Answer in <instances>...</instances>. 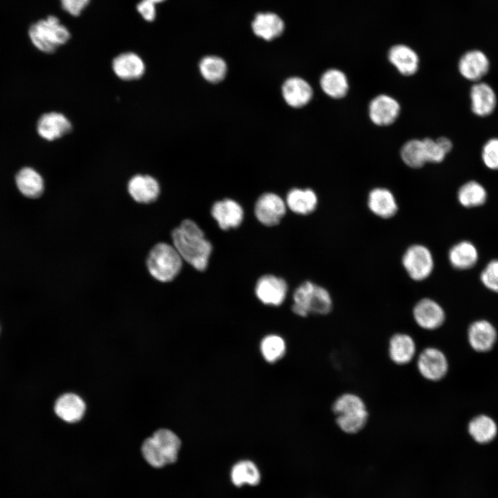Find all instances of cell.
Wrapping results in <instances>:
<instances>
[{"label": "cell", "mask_w": 498, "mask_h": 498, "mask_svg": "<svg viewBox=\"0 0 498 498\" xmlns=\"http://www.w3.org/2000/svg\"><path fill=\"white\" fill-rule=\"evenodd\" d=\"M282 95L288 105L294 108H300L311 100L313 92L312 87L305 80L299 77H292L284 82Z\"/></svg>", "instance_id": "cell-22"}, {"label": "cell", "mask_w": 498, "mask_h": 498, "mask_svg": "<svg viewBox=\"0 0 498 498\" xmlns=\"http://www.w3.org/2000/svg\"><path fill=\"white\" fill-rule=\"evenodd\" d=\"M414 322L425 331H434L440 328L445 320L443 307L433 299L425 297L418 300L412 308Z\"/></svg>", "instance_id": "cell-9"}, {"label": "cell", "mask_w": 498, "mask_h": 498, "mask_svg": "<svg viewBox=\"0 0 498 498\" xmlns=\"http://www.w3.org/2000/svg\"><path fill=\"white\" fill-rule=\"evenodd\" d=\"M331 410L335 423L344 433L355 435L367 425L369 412L365 400L354 392H344L333 400Z\"/></svg>", "instance_id": "cell-2"}, {"label": "cell", "mask_w": 498, "mask_h": 498, "mask_svg": "<svg viewBox=\"0 0 498 498\" xmlns=\"http://www.w3.org/2000/svg\"><path fill=\"white\" fill-rule=\"evenodd\" d=\"M54 411L63 421L74 424L82 420L86 411V405L77 394L67 392L57 398Z\"/></svg>", "instance_id": "cell-15"}, {"label": "cell", "mask_w": 498, "mask_h": 498, "mask_svg": "<svg viewBox=\"0 0 498 498\" xmlns=\"http://www.w3.org/2000/svg\"><path fill=\"white\" fill-rule=\"evenodd\" d=\"M28 36L34 46L45 53H54L71 38L68 28L55 15H49L32 24Z\"/></svg>", "instance_id": "cell-4"}, {"label": "cell", "mask_w": 498, "mask_h": 498, "mask_svg": "<svg viewBox=\"0 0 498 498\" xmlns=\"http://www.w3.org/2000/svg\"><path fill=\"white\" fill-rule=\"evenodd\" d=\"M436 140L446 154L452 150L453 145L449 138L446 137H439L436 138Z\"/></svg>", "instance_id": "cell-41"}, {"label": "cell", "mask_w": 498, "mask_h": 498, "mask_svg": "<svg viewBox=\"0 0 498 498\" xmlns=\"http://www.w3.org/2000/svg\"><path fill=\"white\" fill-rule=\"evenodd\" d=\"M286 204L293 212L308 214L315 210L317 204V197L311 189L294 188L287 194Z\"/></svg>", "instance_id": "cell-29"}, {"label": "cell", "mask_w": 498, "mask_h": 498, "mask_svg": "<svg viewBox=\"0 0 498 498\" xmlns=\"http://www.w3.org/2000/svg\"><path fill=\"white\" fill-rule=\"evenodd\" d=\"M136 10L146 21L151 22L156 19V3L151 0H140L136 5Z\"/></svg>", "instance_id": "cell-40"}, {"label": "cell", "mask_w": 498, "mask_h": 498, "mask_svg": "<svg viewBox=\"0 0 498 498\" xmlns=\"http://www.w3.org/2000/svg\"><path fill=\"white\" fill-rule=\"evenodd\" d=\"M468 432L476 442L485 444L495 439L497 427L491 418L480 415L471 420L468 425Z\"/></svg>", "instance_id": "cell-33"}, {"label": "cell", "mask_w": 498, "mask_h": 498, "mask_svg": "<svg viewBox=\"0 0 498 498\" xmlns=\"http://www.w3.org/2000/svg\"><path fill=\"white\" fill-rule=\"evenodd\" d=\"M213 218L222 230L238 227L243 219V210L235 201L225 199L216 202L211 210Z\"/></svg>", "instance_id": "cell-19"}, {"label": "cell", "mask_w": 498, "mask_h": 498, "mask_svg": "<svg viewBox=\"0 0 498 498\" xmlns=\"http://www.w3.org/2000/svg\"><path fill=\"white\" fill-rule=\"evenodd\" d=\"M199 70L203 78L207 81L218 83L225 77L227 65L221 57L208 55L201 59Z\"/></svg>", "instance_id": "cell-34"}, {"label": "cell", "mask_w": 498, "mask_h": 498, "mask_svg": "<svg viewBox=\"0 0 498 498\" xmlns=\"http://www.w3.org/2000/svg\"><path fill=\"white\" fill-rule=\"evenodd\" d=\"M181 449V439L169 428H158L145 440V455L150 463L158 468L176 463Z\"/></svg>", "instance_id": "cell-3"}, {"label": "cell", "mask_w": 498, "mask_h": 498, "mask_svg": "<svg viewBox=\"0 0 498 498\" xmlns=\"http://www.w3.org/2000/svg\"><path fill=\"white\" fill-rule=\"evenodd\" d=\"M389 62L404 76L414 75L419 68V57L416 51L405 44L392 46L387 53Z\"/></svg>", "instance_id": "cell-18"}, {"label": "cell", "mask_w": 498, "mask_h": 498, "mask_svg": "<svg viewBox=\"0 0 498 498\" xmlns=\"http://www.w3.org/2000/svg\"><path fill=\"white\" fill-rule=\"evenodd\" d=\"M472 111L478 116L486 117L490 115L497 104V98L492 88L485 82L473 84L470 89Z\"/></svg>", "instance_id": "cell-23"}, {"label": "cell", "mask_w": 498, "mask_h": 498, "mask_svg": "<svg viewBox=\"0 0 498 498\" xmlns=\"http://www.w3.org/2000/svg\"><path fill=\"white\" fill-rule=\"evenodd\" d=\"M173 246L186 262L198 270L208 266L212 245L199 225L192 220H184L172 233Z\"/></svg>", "instance_id": "cell-1"}, {"label": "cell", "mask_w": 498, "mask_h": 498, "mask_svg": "<svg viewBox=\"0 0 498 498\" xmlns=\"http://www.w3.org/2000/svg\"><path fill=\"white\" fill-rule=\"evenodd\" d=\"M490 68L487 56L481 50H472L463 54L459 61L460 74L470 81H479L485 76Z\"/></svg>", "instance_id": "cell-17"}, {"label": "cell", "mask_w": 498, "mask_h": 498, "mask_svg": "<svg viewBox=\"0 0 498 498\" xmlns=\"http://www.w3.org/2000/svg\"><path fill=\"white\" fill-rule=\"evenodd\" d=\"M426 163H439L445 159V152L436 140L425 138L422 140Z\"/></svg>", "instance_id": "cell-38"}, {"label": "cell", "mask_w": 498, "mask_h": 498, "mask_svg": "<svg viewBox=\"0 0 498 498\" xmlns=\"http://www.w3.org/2000/svg\"><path fill=\"white\" fill-rule=\"evenodd\" d=\"M151 1H153L154 3L157 4V3H163V2L165 1L166 0H151Z\"/></svg>", "instance_id": "cell-42"}, {"label": "cell", "mask_w": 498, "mask_h": 498, "mask_svg": "<svg viewBox=\"0 0 498 498\" xmlns=\"http://www.w3.org/2000/svg\"><path fill=\"white\" fill-rule=\"evenodd\" d=\"M320 84L326 95L336 100L345 97L349 89L347 76L338 68H330L324 72Z\"/></svg>", "instance_id": "cell-27"}, {"label": "cell", "mask_w": 498, "mask_h": 498, "mask_svg": "<svg viewBox=\"0 0 498 498\" xmlns=\"http://www.w3.org/2000/svg\"><path fill=\"white\" fill-rule=\"evenodd\" d=\"M16 184L22 194L28 198H38L44 190L42 176L33 168H21L16 175Z\"/></svg>", "instance_id": "cell-28"}, {"label": "cell", "mask_w": 498, "mask_h": 498, "mask_svg": "<svg viewBox=\"0 0 498 498\" xmlns=\"http://www.w3.org/2000/svg\"><path fill=\"white\" fill-rule=\"evenodd\" d=\"M73 129L71 121L59 112L44 113L37 123L38 134L48 141H53L69 133Z\"/></svg>", "instance_id": "cell-14"}, {"label": "cell", "mask_w": 498, "mask_h": 498, "mask_svg": "<svg viewBox=\"0 0 498 498\" xmlns=\"http://www.w3.org/2000/svg\"><path fill=\"white\" fill-rule=\"evenodd\" d=\"M468 336L470 344L477 351L486 352L491 349L497 338L495 327L487 320H477L469 327Z\"/></svg>", "instance_id": "cell-24"}, {"label": "cell", "mask_w": 498, "mask_h": 498, "mask_svg": "<svg viewBox=\"0 0 498 498\" xmlns=\"http://www.w3.org/2000/svg\"><path fill=\"white\" fill-rule=\"evenodd\" d=\"M112 69L116 75L124 81L138 80L145 72L142 59L133 52H124L112 61Z\"/></svg>", "instance_id": "cell-16"}, {"label": "cell", "mask_w": 498, "mask_h": 498, "mask_svg": "<svg viewBox=\"0 0 498 498\" xmlns=\"http://www.w3.org/2000/svg\"><path fill=\"white\" fill-rule=\"evenodd\" d=\"M333 308L332 297L324 288L305 282L295 290L291 309L297 315H326Z\"/></svg>", "instance_id": "cell-5"}, {"label": "cell", "mask_w": 498, "mask_h": 498, "mask_svg": "<svg viewBox=\"0 0 498 498\" xmlns=\"http://www.w3.org/2000/svg\"><path fill=\"white\" fill-rule=\"evenodd\" d=\"M403 162L413 169L422 167L425 163V156L422 140L412 139L403 144L400 151Z\"/></svg>", "instance_id": "cell-35"}, {"label": "cell", "mask_w": 498, "mask_h": 498, "mask_svg": "<svg viewBox=\"0 0 498 498\" xmlns=\"http://www.w3.org/2000/svg\"><path fill=\"white\" fill-rule=\"evenodd\" d=\"M287 290V284L283 279L271 275L260 277L255 286L257 298L266 305L275 306L284 302Z\"/></svg>", "instance_id": "cell-13"}, {"label": "cell", "mask_w": 498, "mask_h": 498, "mask_svg": "<svg viewBox=\"0 0 498 498\" xmlns=\"http://www.w3.org/2000/svg\"><path fill=\"white\" fill-rule=\"evenodd\" d=\"M402 264L409 277L416 282L429 277L434 266L431 251L422 244H414L407 248L403 255Z\"/></svg>", "instance_id": "cell-7"}, {"label": "cell", "mask_w": 498, "mask_h": 498, "mask_svg": "<svg viewBox=\"0 0 498 498\" xmlns=\"http://www.w3.org/2000/svg\"><path fill=\"white\" fill-rule=\"evenodd\" d=\"M183 259L172 245L165 243L156 244L147 258V267L150 275L159 282L173 280L180 273Z\"/></svg>", "instance_id": "cell-6"}, {"label": "cell", "mask_w": 498, "mask_h": 498, "mask_svg": "<svg viewBox=\"0 0 498 498\" xmlns=\"http://www.w3.org/2000/svg\"><path fill=\"white\" fill-rule=\"evenodd\" d=\"M129 195L138 203L154 202L160 194V185L156 178L149 175L137 174L128 182Z\"/></svg>", "instance_id": "cell-20"}, {"label": "cell", "mask_w": 498, "mask_h": 498, "mask_svg": "<svg viewBox=\"0 0 498 498\" xmlns=\"http://www.w3.org/2000/svg\"><path fill=\"white\" fill-rule=\"evenodd\" d=\"M284 28L282 18L273 12L258 13L252 22L253 33L266 41H271L280 36Z\"/></svg>", "instance_id": "cell-25"}, {"label": "cell", "mask_w": 498, "mask_h": 498, "mask_svg": "<svg viewBox=\"0 0 498 498\" xmlns=\"http://www.w3.org/2000/svg\"><path fill=\"white\" fill-rule=\"evenodd\" d=\"M479 259L477 247L469 241H461L453 245L448 252L451 266L457 270H468L475 266Z\"/></svg>", "instance_id": "cell-26"}, {"label": "cell", "mask_w": 498, "mask_h": 498, "mask_svg": "<svg viewBox=\"0 0 498 498\" xmlns=\"http://www.w3.org/2000/svg\"><path fill=\"white\" fill-rule=\"evenodd\" d=\"M230 479L237 487L243 485L257 486L261 480V474L256 464L248 459L237 461L230 471Z\"/></svg>", "instance_id": "cell-30"}, {"label": "cell", "mask_w": 498, "mask_h": 498, "mask_svg": "<svg viewBox=\"0 0 498 498\" xmlns=\"http://www.w3.org/2000/svg\"><path fill=\"white\" fill-rule=\"evenodd\" d=\"M417 344L409 333L396 332L388 340L387 355L390 361L397 366L412 362L417 356Z\"/></svg>", "instance_id": "cell-10"}, {"label": "cell", "mask_w": 498, "mask_h": 498, "mask_svg": "<svg viewBox=\"0 0 498 498\" xmlns=\"http://www.w3.org/2000/svg\"><path fill=\"white\" fill-rule=\"evenodd\" d=\"M286 211L284 201L274 193L263 194L257 199L255 206L257 219L265 225L278 224Z\"/></svg>", "instance_id": "cell-12"}, {"label": "cell", "mask_w": 498, "mask_h": 498, "mask_svg": "<svg viewBox=\"0 0 498 498\" xmlns=\"http://www.w3.org/2000/svg\"><path fill=\"white\" fill-rule=\"evenodd\" d=\"M488 194L485 187L476 181H470L463 184L457 192L459 203L467 208L483 205Z\"/></svg>", "instance_id": "cell-32"}, {"label": "cell", "mask_w": 498, "mask_h": 498, "mask_svg": "<svg viewBox=\"0 0 498 498\" xmlns=\"http://www.w3.org/2000/svg\"><path fill=\"white\" fill-rule=\"evenodd\" d=\"M416 367L419 375L425 380L438 382L448 371V361L445 353L434 347L423 349L416 357Z\"/></svg>", "instance_id": "cell-8"}, {"label": "cell", "mask_w": 498, "mask_h": 498, "mask_svg": "<svg viewBox=\"0 0 498 498\" xmlns=\"http://www.w3.org/2000/svg\"><path fill=\"white\" fill-rule=\"evenodd\" d=\"M367 205L374 214L382 219L393 217L398 211V203L394 194L384 187H376L369 192Z\"/></svg>", "instance_id": "cell-21"}, {"label": "cell", "mask_w": 498, "mask_h": 498, "mask_svg": "<svg viewBox=\"0 0 498 498\" xmlns=\"http://www.w3.org/2000/svg\"><path fill=\"white\" fill-rule=\"evenodd\" d=\"M91 0H60L62 8L73 17H78L88 6Z\"/></svg>", "instance_id": "cell-39"}, {"label": "cell", "mask_w": 498, "mask_h": 498, "mask_svg": "<svg viewBox=\"0 0 498 498\" xmlns=\"http://www.w3.org/2000/svg\"><path fill=\"white\" fill-rule=\"evenodd\" d=\"M400 112L399 102L387 94H379L375 96L368 106V116L370 120L379 127L392 124L398 119Z\"/></svg>", "instance_id": "cell-11"}, {"label": "cell", "mask_w": 498, "mask_h": 498, "mask_svg": "<svg viewBox=\"0 0 498 498\" xmlns=\"http://www.w3.org/2000/svg\"><path fill=\"white\" fill-rule=\"evenodd\" d=\"M482 160L490 169H498V138L488 140L483 147Z\"/></svg>", "instance_id": "cell-37"}, {"label": "cell", "mask_w": 498, "mask_h": 498, "mask_svg": "<svg viewBox=\"0 0 498 498\" xmlns=\"http://www.w3.org/2000/svg\"><path fill=\"white\" fill-rule=\"evenodd\" d=\"M480 280L487 289L498 293V259L486 265L481 272Z\"/></svg>", "instance_id": "cell-36"}, {"label": "cell", "mask_w": 498, "mask_h": 498, "mask_svg": "<svg viewBox=\"0 0 498 498\" xmlns=\"http://www.w3.org/2000/svg\"><path fill=\"white\" fill-rule=\"evenodd\" d=\"M286 351V340L282 336L276 333L265 335L259 342L261 356L269 364H275L282 360Z\"/></svg>", "instance_id": "cell-31"}]
</instances>
